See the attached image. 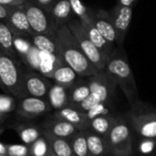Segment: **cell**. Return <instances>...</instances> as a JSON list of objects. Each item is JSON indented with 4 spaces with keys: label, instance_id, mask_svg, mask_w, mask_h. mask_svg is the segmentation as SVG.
<instances>
[{
    "label": "cell",
    "instance_id": "6da1fadb",
    "mask_svg": "<svg viewBox=\"0 0 156 156\" xmlns=\"http://www.w3.org/2000/svg\"><path fill=\"white\" fill-rule=\"evenodd\" d=\"M56 43L58 57L80 77L89 78L99 72L86 57L67 25L58 27L56 34Z\"/></svg>",
    "mask_w": 156,
    "mask_h": 156
},
{
    "label": "cell",
    "instance_id": "7a4b0ae2",
    "mask_svg": "<svg viewBox=\"0 0 156 156\" xmlns=\"http://www.w3.org/2000/svg\"><path fill=\"white\" fill-rule=\"evenodd\" d=\"M104 70L121 88L130 106L140 101L136 80L122 48H117L116 52L110 58Z\"/></svg>",
    "mask_w": 156,
    "mask_h": 156
},
{
    "label": "cell",
    "instance_id": "3957f363",
    "mask_svg": "<svg viewBox=\"0 0 156 156\" xmlns=\"http://www.w3.org/2000/svg\"><path fill=\"white\" fill-rule=\"evenodd\" d=\"M122 116L134 132L145 139H156V109L138 101Z\"/></svg>",
    "mask_w": 156,
    "mask_h": 156
},
{
    "label": "cell",
    "instance_id": "277c9868",
    "mask_svg": "<svg viewBox=\"0 0 156 156\" xmlns=\"http://www.w3.org/2000/svg\"><path fill=\"white\" fill-rule=\"evenodd\" d=\"M87 80L90 89V94L76 108L86 113L96 104H111L117 88V84L112 78L105 70H102L87 78Z\"/></svg>",
    "mask_w": 156,
    "mask_h": 156
},
{
    "label": "cell",
    "instance_id": "5b68a950",
    "mask_svg": "<svg viewBox=\"0 0 156 156\" xmlns=\"http://www.w3.org/2000/svg\"><path fill=\"white\" fill-rule=\"evenodd\" d=\"M24 69L18 58L0 50V88L16 98L27 97L24 90Z\"/></svg>",
    "mask_w": 156,
    "mask_h": 156
},
{
    "label": "cell",
    "instance_id": "8992f818",
    "mask_svg": "<svg viewBox=\"0 0 156 156\" xmlns=\"http://www.w3.org/2000/svg\"><path fill=\"white\" fill-rule=\"evenodd\" d=\"M109 156H133V134L129 124L122 116L117 120L112 130L104 137Z\"/></svg>",
    "mask_w": 156,
    "mask_h": 156
},
{
    "label": "cell",
    "instance_id": "52a82bcc",
    "mask_svg": "<svg viewBox=\"0 0 156 156\" xmlns=\"http://www.w3.org/2000/svg\"><path fill=\"white\" fill-rule=\"evenodd\" d=\"M33 34H42L56 37L58 27L56 25L50 13L33 0H27L23 4Z\"/></svg>",
    "mask_w": 156,
    "mask_h": 156
},
{
    "label": "cell",
    "instance_id": "ba28073f",
    "mask_svg": "<svg viewBox=\"0 0 156 156\" xmlns=\"http://www.w3.org/2000/svg\"><path fill=\"white\" fill-rule=\"evenodd\" d=\"M67 26L78 40L84 54L94 65V67L99 71L104 70L109 59L100 51V49L91 41L80 20L78 18H73L67 24Z\"/></svg>",
    "mask_w": 156,
    "mask_h": 156
},
{
    "label": "cell",
    "instance_id": "9c48e42d",
    "mask_svg": "<svg viewBox=\"0 0 156 156\" xmlns=\"http://www.w3.org/2000/svg\"><path fill=\"white\" fill-rule=\"evenodd\" d=\"M133 7L122 6L118 3L109 10V14L113 23V27L116 33V46L117 48H122L127 32L129 30L132 18H133Z\"/></svg>",
    "mask_w": 156,
    "mask_h": 156
},
{
    "label": "cell",
    "instance_id": "30bf717a",
    "mask_svg": "<svg viewBox=\"0 0 156 156\" xmlns=\"http://www.w3.org/2000/svg\"><path fill=\"white\" fill-rule=\"evenodd\" d=\"M24 90L27 96L47 99L51 81L41 73L33 69H24Z\"/></svg>",
    "mask_w": 156,
    "mask_h": 156
},
{
    "label": "cell",
    "instance_id": "8fae6325",
    "mask_svg": "<svg viewBox=\"0 0 156 156\" xmlns=\"http://www.w3.org/2000/svg\"><path fill=\"white\" fill-rule=\"evenodd\" d=\"M51 110L47 99L27 96L20 99L16 106V114L25 120H32L47 114Z\"/></svg>",
    "mask_w": 156,
    "mask_h": 156
},
{
    "label": "cell",
    "instance_id": "7c38bea8",
    "mask_svg": "<svg viewBox=\"0 0 156 156\" xmlns=\"http://www.w3.org/2000/svg\"><path fill=\"white\" fill-rule=\"evenodd\" d=\"M4 22L9 27L13 33L25 35L27 37H31L34 35L30 27L23 4L12 5L8 16Z\"/></svg>",
    "mask_w": 156,
    "mask_h": 156
},
{
    "label": "cell",
    "instance_id": "4fadbf2b",
    "mask_svg": "<svg viewBox=\"0 0 156 156\" xmlns=\"http://www.w3.org/2000/svg\"><path fill=\"white\" fill-rule=\"evenodd\" d=\"M93 25L100 34L112 46H116V33L109 11L104 9H90Z\"/></svg>",
    "mask_w": 156,
    "mask_h": 156
},
{
    "label": "cell",
    "instance_id": "5bb4252c",
    "mask_svg": "<svg viewBox=\"0 0 156 156\" xmlns=\"http://www.w3.org/2000/svg\"><path fill=\"white\" fill-rule=\"evenodd\" d=\"M43 134H48L58 138H63L70 140L71 137L79 131L72 124L57 119L52 116V118L46 120L40 125Z\"/></svg>",
    "mask_w": 156,
    "mask_h": 156
},
{
    "label": "cell",
    "instance_id": "9a60e30c",
    "mask_svg": "<svg viewBox=\"0 0 156 156\" xmlns=\"http://www.w3.org/2000/svg\"><path fill=\"white\" fill-rule=\"evenodd\" d=\"M53 117L72 124L79 131L89 130L90 120L87 117V114L76 107L68 106L61 110L55 111Z\"/></svg>",
    "mask_w": 156,
    "mask_h": 156
},
{
    "label": "cell",
    "instance_id": "2e32d148",
    "mask_svg": "<svg viewBox=\"0 0 156 156\" xmlns=\"http://www.w3.org/2000/svg\"><path fill=\"white\" fill-rule=\"evenodd\" d=\"M48 11L58 27L67 25L73 19L74 13L69 0H55Z\"/></svg>",
    "mask_w": 156,
    "mask_h": 156
},
{
    "label": "cell",
    "instance_id": "e0dca14e",
    "mask_svg": "<svg viewBox=\"0 0 156 156\" xmlns=\"http://www.w3.org/2000/svg\"><path fill=\"white\" fill-rule=\"evenodd\" d=\"M47 100L51 108L55 111L69 106V88L52 83L48 90Z\"/></svg>",
    "mask_w": 156,
    "mask_h": 156
},
{
    "label": "cell",
    "instance_id": "ac0fdd59",
    "mask_svg": "<svg viewBox=\"0 0 156 156\" xmlns=\"http://www.w3.org/2000/svg\"><path fill=\"white\" fill-rule=\"evenodd\" d=\"M80 78V77L69 65L62 61L56 67L50 79L53 80L56 84L70 88Z\"/></svg>",
    "mask_w": 156,
    "mask_h": 156
},
{
    "label": "cell",
    "instance_id": "d6986e66",
    "mask_svg": "<svg viewBox=\"0 0 156 156\" xmlns=\"http://www.w3.org/2000/svg\"><path fill=\"white\" fill-rule=\"evenodd\" d=\"M13 129L17 133L19 139L24 144L29 146L40 136L43 135V132L40 126L33 123H19L13 126Z\"/></svg>",
    "mask_w": 156,
    "mask_h": 156
},
{
    "label": "cell",
    "instance_id": "ffe728a7",
    "mask_svg": "<svg viewBox=\"0 0 156 156\" xmlns=\"http://www.w3.org/2000/svg\"><path fill=\"white\" fill-rule=\"evenodd\" d=\"M90 94V89L87 78L80 77L73 86L69 88V106L77 107Z\"/></svg>",
    "mask_w": 156,
    "mask_h": 156
},
{
    "label": "cell",
    "instance_id": "44dd1931",
    "mask_svg": "<svg viewBox=\"0 0 156 156\" xmlns=\"http://www.w3.org/2000/svg\"><path fill=\"white\" fill-rule=\"evenodd\" d=\"M117 116H113L112 114L94 118L92 120H90L89 130L104 138L115 124Z\"/></svg>",
    "mask_w": 156,
    "mask_h": 156
},
{
    "label": "cell",
    "instance_id": "7402d4cb",
    "mask_svg": "<svg viewBox=\"0 0 156 156\" xmlns=\"http://www.w3.org/2000/svg\"><path fill=\"white\" fill-rule=\"evenodd\" d=\"M84 132L88 143L89 156H109L105 140L102 136L90 130Z\"/></svg>",
    "mask_w": 156,
    "mask_h": 156
},
{
    "label": "cell",
    "instance_id": "603a6c76",
    "mask_svg": "<svg viewBox=\"0 0 156 156\" xmlns=\"http://www.w3.org/2000/svg\"><path fill=\"white\" fill-rule=\"evenodd\" d=\"M0 50L14 58H17L13 44V32L2 20H0Z\"/></svg>",
    "mask_w": 156,
    "mask_h": 156
},
{
    "label": "cell",
    "instance_id": "cb8c5ba5",
    "mask_svg": "<svg viewBox=\"0 0 156 156\" xmlns=\"http://www.w3.org/2000/svg\"><path fill=\"white\" fill-rule=\"evenodd\" d=\"M31 42L38 50L51 54V55H58V48L56 43V37H49L47 35L42 34H35L30 37Z\"/></svg>",
    "mask_w": 156,
    "mask_h": 156
},
{
    "label": "cell",
    "instance_id": "d4e9b609",
    "mask_svg": "<svg viewBox=\"0 0 156 156\" xmlns=\"http://www.w3.org/2000/svg\"><path fill=\"white\" fill-rule=\"evenodd\" d=\"M52 150V152L57 156H75L73 154L69 140L55 137L48 134H43Z\"/></svg>",
    "mask_w": 156,
    "mask_h": 156
},
{
    "label": "cell",
    "instance_id": "484cf974",
    "mask_svg": "<svg viewBox=\"0 0 156 156\" xmlns=\"http://www.w3.org/2000/svg\"><path fill=\"white\" fill-rule=\"evenodd\" d=\"M13 44L17 57H19L24 62L33 48L30 37L13 33Z\"/></svg>",
    "mask_w": 156,
    "mask_h": 156
},
{
    "label": "cell",
    "instance_id": "4316f807",
    "mask_svg": "<svg viewBox=\"0 0 156 156\" xmlns=\"http://www.w3.org/2000/svg\"><path fill=\"white\" fill-rule=\"evenodd\" d=\"M75 156H89L88 143L84 131H78L69 140Z\"/></svg>",
    "mask_w": 156,
    "mask_h": 156
},
{
    "label": "cell",
    "instance_id": "83f0119b",
    "mask_svg": "<svg viewBox=\"0 0 156 156\" xmlns=\"http://www.w3.org/2000/svg\"><path fill=\"white\" fill-rule=\"evenodd\" d=\"M72 11L82 25L92 23V19L90 14V9L84 5L81 0H69Z\"/></svg>",
    "mask_w": 156,
    "mask_h": 156
},
{
    "label": "cell",
    "instance_id": "f1b7e54d",
    "mask_svg": "<svg viewBox=\"0 0 156 156\" xmlns=\"http://www.w3.org/2000/svg\"><path fill=\"white\" fill-rule=\"evenodd\" d=\"M50 152V145L44 135L40 136L31 145H29L30 156H47Z\"/></svg>",
    "mask_w": 156,
    "mask_h": 156
},
{
    "label": "cell",
    "instance_id": "f546056e",
    "mask_svg": "<svg viewBox=\"0 0 156 156\" xmlns=\"http://www.w3.org/2000/svg\"><path fill=\"white\" fill-rule=\"evenodd\" d=\"M86 114H87V117L89 118V120H92L94 118L103 116V115L112 114V112L110 109V104H107V103L96 104L90 111H88L86 112Z\"/></svg>",
    "mask_w": 156,
    "mask_h": 156
},
{
    "label": "cell",
    "instance_id": "4dcf8cb0",
    "mask_svg": "<svg viewBox=\"0 0 156 156\" xmlns=\"http://www.w3.org/2000/svg\"><path fill=\"white\" fill-rule=\"evenodd\" d=\"M7 156H28L29 146L26 144H5Z\"/></svg>",
    "mask_w": 156,
    "mask_h": 156
},
{
    "label": "cell",
    "instance_id": "1f68e13d",
    "mask_svg": "<svg viewBox=\"0 0 156 156\" xmlns=\"http://www.w3.org/2000/svg\"><path fill=\"white\" fill-rule=\"evenodd\" d=\"M15 108V102L13 98L5 96V95H0V112L1 113H5V112H10L13 111Z\"/></svg>",
    "mask_w": 156,
    "mask_h": 156
},
{
    "label": "cell",
    "instance_id": "d6a6232c",
    "mask_svg": "<svg viewBox=\"0 0 156 156\" xmlns=\"http://www.w3.org/2000/svg\"><path fill=\"white\" fill-rule=\"evenodd\" d=\"M11 6L12 5H5L0 4V20H2V21L5 20V18L8 16Z\"/></svg>",
    "mask_w": 156,
    "mask_h": 156
},
{
    "label": "cell",
    "instance_id": "836d02e7",
    "mask_svg": "<svg viewBox=\"0 0 156 156\" xmlns=\"http://www.w3.org/2000/svg\"><path fill=\"white\" fill-rule=\"evenodd\" d=\"M33 1L36 2L40 6L46 8L47 10H48L50 8V6L53 5V3L55 2V0H33Z\"/></svg>",
    "mask_w": 156,
    "mask_h": 156
},
{
    "label": "cell",
    "instance_id": "e575fe53",
    "mask_svg": "<svg viewBox=\"0 0 156 156\" xmlns=\"http://www.w3.org/2000/svg\"><path fill=\"white\" fill-rule=\"evenodd\" d=\"M0 4L5 5H17L24 4L23 0H0Z\"/></svg>",
    "mask_w": 156,
    "mask_h": 156
},
{
    "label": "cell",
    "instance_id": "d590c367",
    "mask_svg": "<svg viewBox=\"0 0 156 156\" xmlns=\"http://www.w3.org/2000/svg\"><path fill=\"white\" fill-rule=\"evenodd\" d=\"M138 0H118V4L122 6H129V7H134L135 4Z\"/></svg>",
    "mask_w": 156,
    "mask_h": 156
},
{
    "label": "cell",
    "instance_id": "8d00e7d4",
    "mask_svg": "<svg viewBox=\"0 0 156 156\" xmlns=\"http://www.w3.org/2000/svg\"><path fill=\"white\" fill-rule=\"evenodd\" d=\"M6 150H5V144L0 143V154H5Z\"/></svg>",
    "mask_w": 156,
    "mask_h": 156
},
{
    "label": "cell",
    "instance_id": "74e56055",
    "mask_svg": "<svg viewBox=\"0 0 156 156\" xmlns=\"http://www.w3.org/2000/svg\"><path fill=\"white\" fill-rule=\"evenodd\" d=\"M4 119H5V114L0 112V123L4 122Z\"/></svg>",
    "mask_w": 156,
    "mask_h": 156
},
{
    "label": "cell",
    "instance_id": "f35d334b",
    "mask_svg": "<svg viewBox=\"0 0 156 156\" xmlns=\"http://www.w3.org/2000/svg\"><path fill=\"white\" fill-rule=\"evenodd\" d=\"M47 156H57V155H56V154L52 152V150H51V152H50V153H49V154H48Z\"/></svg>",
    "mask_w": 156,
    "mask_h": 156
},
{
    "label": "cell",
    "instance_id": "ab89813d",
    "mask_svg": "<svg viewBox=\"0 0 156 156\" xmlns=\"http://www.w3.org/2000/svg\"><path fill=\"white\" fill-rule=\"evenodd\" d=\"M0 156H7L6 154H0Z\"/></svg>",
    "mask_w": 156,
    "mask_h": 156
},
{
    "label": "cell",
    "instance_id": "60d3db41",
    "mask_svg": "<svg viewBox=\"0 0 156 156\" xmlns=\"http://www.w3.org/2000/svg\"><path fill=\"white\" fill-rule=\"evenodd\" d=\"M26 1H27V0H23V2H26Z\"/></svg>",
    "mask_w": 156,
    "mask_h": 156
},
{
    "label": "cell",
    "instance_id": "b9f144b4",
    "mask_svg": "<svg viewBox=\"0 0 156 156\" xmlns=\"http://www.w3.org/2000/svg\"><path fill=\"white\" fill-rule=\"evenodd\" d=\"M28 156H30V155H28Z\"/></svg>",
    "mask_w": 156,
    "mask_h": 156
},
{
    "label": "cell",
    "instance_id": "7bdbcfd3",
    "mask_svg": "<svg viewBox=\"0 0 156 156\" xmlns=\"http://www.w3.org/2000/svg\"><path fill=\"white\" fill-rule=\"evenodd\" d=\"M117 1H118V0H117Z\"/></svg>",
    "mask_w": 156,
    "mask_h": 156
}]
</instances>
